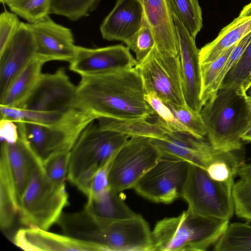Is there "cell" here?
Segmentation results:
<instances>
[{
	"mask_svg": "<svg viewBox=\"0 0 251 251\" xmlns=\"http://www.w3.org/2000/svg\"><path fill=\"white\" fill-rule=\"evenodd\" d=\"M145 94L135 67L83 76L77 86L76 107L98 118L148 119L154 112Z\"/></svg>",
	"mask_w": 251,
	"mask_h": 251,
	"instance_id": "6da1fadb",
	"label": "cell"
},
{
	"mask_svg": "<svg viewBox=\"0 0 251 251\" xmlns=\"http://www.w3.org/2000/svg\"><path fill=\"white\" fill-rule=\"evenodd\" d=\"M246 95L233 88L220 89L202 106L200 112L206 136L215 149L242 150L241 135L251 121Z\"/></svg>",
	"mask_w": 251,
	"mask_h": 251,
	"instance_id": "7a4b0ae2",
	"label": "cell"
},
{
	"mask_svg": "<svg viewBox=\"0 0 251 251\" xmlns=\"http://www.w3.org/2000/svg\"><path fill=\"white\" fill-rule=\"evenodd\" d=\"M229 220L204 216L187 209L158 221L152 231L154 251H202L214 245Z\"/></svg>",
	"mask_w": 251,
	"mask_h": 251,
	"instance_id": "3957f363",
	"label": "cell"
},
{
	"mask_svg": "<svg viewBox=\"0 0 251 251\" xmlns=\"http://www.w3.org/2000/svg\"><path fill=\"white\" fill-rule=\"evenodd\" d=\"M130 137L104 127L97 120L82 131L70 151L67 178L85 195L95 173L111 160Z\"/></svg>",
	"mask_w": 251,
	"mask_h": 251,
	"instance_id": "277c9868",
	"label": "cell"
},
{
	"mask_svg": "<svg viewBox=\"0 0 251 251\" xmlns=\"http://www.w3.org/2000/svg\"><path fill=\"white\" fill-rule=\"evenodd\" d=\"M68 203L65 185L51 182L40 165L21 199L20 222L29 227L48 230L57 223Z\"/></svg>",
	"mask_w": 251,
	"mask_h": 251,
	"instance_id": "5b68a950",
	"label": "cell"
},
{
	"mask_svg": "<svg viewBox=\"0 0 251 251\" xmlns=\"http://www.w3.org/2000/svg\"><path fill=\"white\" fill-rule=\"evenodd\" d=\"M98 118L94 114L77 109L53 125L16 123L20 136L43 165L56 154L70 151L84 128Z\"/></svg>",
	"mask_w": 251,
	"mask_h": 251,
	"instance_id": "8992f818",
	"label": "cell"
},
{
	"mask_svg": "<svg viewBox=\"0 0 251 251\" xmlns=\"http://www.w3.org/2000/svg\"><path fill=\"white\" fill-rule=\"evenodd\" d=\"M233 184L216 181L205 169L190 164L181 197L194 213L229 220L234 212Z\"/></svg>",
	"mask_w": 251,
	"mask_h": 251,
	"instance_id": "52a82bcc",
	"label": "cell"
},
{
	"mask_svg": "<svg viewBox=\"0 0 251 251\" xmlns=\"http://www.w3.org/2000/svg\"><path fill=\"white\" fill-rule=\"evenodd\" d=\"M161 156L151 138L130 137L111 162L108 175L110 188L118 193L133 188Z\"/></svg>",
	"mask_w": 251,
	"mask_h": 251,
	"instance_id": "ba28073f",
	"label": "cell"
},
{
	"mask_svg": "<svg viewBox=\"0 0 251 251\" xmlns=\"http://www.w3.org/2000/svg\"><path fill=\"white\" fill-rule=\"evenodd\" d=\"M135 67L146 93L154 92L166 103L187 106L178 55L160 51L155 45Z\"/></svg>",
	"mask_w": 251,
	"mask_h": 251,
	"instance_id": "9c48e42d",
	"label": "cell"
},
{
	"mask_svg": "<svg viewBox=\"0 0 251 251\" xmlns=\"http://www.w3.org/2000/svg\"><path fill=\"white\" fill-rule=\"evenodd\" d=\"M190 165L183 159L161 154L133 189L139 195L153 202L171 203L181 197Z\"/></svg>",
	"mask_w": 251,
	"mask_h": 251,
	"instance_id": "30bf717a",
	"label": "cell"
},
{
	"mask_svg": "<svg viewBox=\"0 0 251 251\" xmlns=\"http://www.w3.org/2000/svg\"><path fill=\"white\" fill-rule=\"evenodd\" d=\"M76 91L63 68L42 74L25 100L16 108L47 113H69L76 109Z\"/></svg>",
	"mask_w": 251,
	"mask_h": 251,
	"instance_id": "8fae6325",
	"label": "cell"
},
{
	"mask_svg": "<svg viewBox=\"0 0 251 251\" xmlns=\"http://www.w3.org/2000/svg\"><path fill=\"white\" fill-rule=\"evenodd\" d=\"M152 140L161 154L183 159L205 170L217 161L241 158L238 153L240 151L217 150L208 141L198 138L188 133L167 131L164 139H152Z\"/></svg>",
	"mask_w": 251,
	"mask_h": 251,
	"instance_id": "7c38bea8",
	"label": "cell"
},
{
	"mask_svg": "<svg viewBox=\"0 0 251 251\" xmlns=\"http://www.w3.org/2000/svg\"><path fill=\"white\" fill-rule=\"evenodd\" d=\"M100 224L96 243L103 251H154L152 231L141 215L109 224Z\"/></svg>",
	"mask_w": 251,
	"mask_h": 251,
	"instance_id": "4fadbf2b",
	"label": "cell"
},
{
	"mask_svg": "<svg viewBox=\"0 0 251 251\" xmlns=\"http://www.w3.org/2000/svg\"><path fill=\"white\" fill-rule=\"evenodd\" d=\"M69 63L71 71L83 76L132 68L137 62L127 46L117 45L96 49L76 46Z\"/></svg>",
	"mask_w": 251,
	"mask_h": 251,
	"instance_id": "5bb4252c",
	"label": "cell"
},
{
	"mask_svg": "<svg viewBox=\"0 0 251 251\" xmlns=\"http://www.w3.org/2000/svg\"><path fill=\"white\" fill-rule=\"evenodd\" d=\"M37 55V44L29 23L21 22L0 51V100L19 74Z\"/></svg>",
	"mask_w": 251,
	"mask_h": 251,
	"instance_id": "9a60e30c",
	"label": "cell"
},
{
	"mask_svg": "<svg viewBox=\"0 0 251 251\" xmlns=\"http://www.w3.org/2000/svg\"><path fill=\"white\" fill-rule=\"evenodd\" d=\"M172 15L178 41V56L184 100L188 107L200 112L202 106L201 100V77L200 50L196 46L195 39L177 18Z\"/></svg>",
	"mask_w": 251,
	"mask_h": 251,
	"instance_id": "2e32d148",
	"label": "cell"
},
{
	"mask_svg": "<svg viewBox=\"0 0 251 251\" xmlns=\"http://www.w3.org/2000/svg\"><path fill=\"white\" fill-rule=\"evenodd\" d=\"M37 44V55L47 62L52 60L70 62L75 57L76 46L71 30L55 23L49 15L29 23Z\"/></svg>",
	"mask_w": 251,
	"mask_h": 251,
	"instance_id": "e0dca14e",
	"label": "cell"
},
{
	"mask_svg": "<svg viewBox=\"0 0 251 251\" xmlns=\"http://www.w3.org/2000/svg\"><path fill=\"white\" fill-rule=\"evenodd\" d=\"M144 20L140 0H117L100 26L104 39L126 44L141 27Z\"/></svg>",
	"mask_w": 251,
	"mask_h": 251,
	"instance_id": "ac0fdd59",
	"label": "cell"
},
{
	"mask_svg": "<svg viewBox=\"0 0 251 251\" xmlns=\"http://www.w3.org/2000/svg\"><path fill=\"white\" fill-rule=\"evenodd\" d=\"M13 242L27 251H103L98 244L33 227L19 229L14 237Z\"/></svg>",
	"mask_w": 251,
	"mask_h": 251,
	"instance_id": "d6986e66",
	"label": "cell"
},
{
	"mask_svg": "<svg viewBox=\"0 0 251 251\" xmlns=\"http://www.w3.org/2000/svg\"><path fill=\"white\" fill-rule=\"evenodd\" d=\"M144 17L154 36L155 46L160 51L176 56L179 44L168 0H140Z\"/></svg>",
	"mask_w": 251,
	"mask_h": 251,
	"instance_id": "ffe728a7",
	"label": "cell"
},
{
	"mask_svg": "<svg viewBox=\"0 0 251 251\" xmlns=\"http://www.w3.org/2000/svg\"><path fill=\"white\" fill-rule=\"evenodd\" d=\"M1 151L5 154L19 200L26 189L39 161L25 141L19 136L14 143L1 141Z\"/></svg>",
	"mask_w": 251,
	"mask_h": 251,
	"instance_id": "44dd1931",
	"label": "cell"
},
{
	"mask_svg": "<svg viewBox=\"0 0 251 251\" xmlns=\"http://www.w3.org/2000/svg\"><path fill=\"white\" fill-rule=\"evenodd\" d=\"M251 32V2L225 26L212 41L200 50V65L213 61Z\"/></svg>",
	"mask_w": 251,
	"mask_h": 251,
	"instance_id": "7402d4cb",
	"label": "cell"
},
{
	"mask_svg": "<svg viewBox=\"0 0 251 251\" xmlns=\"http://www.w3.org/2000/svg\"><path fill=\"white\" fill-rule=\"evenodd\" d=\"M84 209L104 224L132 218L137 215L119 193L110 188L98 196L88 198Z\"/></svg>",
	"mask_w": 251,
	"mask_h": 251,
	"instance_id": "603a6c76",
	"label": "cell"
},
{
	"mask_svg": "<svg viewBox=\"0 0 251 251\" xmlns=\"http://www.w3.org/2000/svg\"><path fill=\"white\" fill-rule=\"evenodd\" d=\"M47 61L36 55L19 74L11 84L0 105L18 107L32 91L41 74L42 68Z\"/></svg>",
	"mask_w": 251,
	"mask_h": 251,
	"instance_id": "cb8c5ba5",
	"label": "cell"
},
{
	"mask_svg": "<svg viewBox=\"0 0 251 251\" xmlns=\"http://www.w3.org/2000/svg\"><path fill=\"white\" fill-rule=\"evenodd\" d=\"M19 200L8 163L0 151V226L2 230L11 228L19 213Z\"/></svg>",
	"mask_w": 251,
	"mask_h": 251,
	"instance_id": "d4e9b609",
	"label": "cell"
},
{
	"mask_svg": "<svg viewBox=\"0 0 251 251\" xmlns=\"http://www.w3.org/2000/svg\"><path fill=\"white\" fill-rule=\"evenodd\" d=\"M97 121L104 127L132 137L164 139L168 131L155 122L148 119L119 120L100 117Z\"/></svg>",
	"mask_w": 251,
	"mask_h": 251,
	"instance_id": "484cf974",
	"label": "cell"
},
{
	"mask_svg": "<svg viewBox=\"0 0 251 251\" xmlns=\"http://www.w3.org/2000/svg\"><path fill=\"white\" fill-rule=\"evenodd\" d=\"M215 251H251V226L236 222L227 227L214 244Z\"/></svg>",
	"mask_w": 251,
	"mask_h": 251,
	"instance_id": "4316f807",
	"label": "cell"
},
{
	"mask_svg": "<svg viewBox=\"0 0 251 251\" xmlns=\"http://www.w3.org/2000/svg\"><path fill=\"white\" fill-rule=\"evenodd\" d=\"M168 0L172 14L195 39L202 27V11L198 0Z\"/></svg>",
	"mask_w": 251,
	"mask_h": 251,
	"instance_id": "83f0119b",
	"label": "cell"
},
{
	"mask_svg": "<svg viewBox=\"0 0 251 251\" xmlns=\"http://www.w3.org/2000/svg\"><path fill=\"white\" fill-rule=\"evenodd\" d=\"M251 84V41L238 62L225 77L219 89L233 88L247 94V91Z\"/></svg>",
	"mask_w": 251,
	"mask_h": 251,
	"instance_id": "f1b7e54d",
	"label": "cell"
},
{
	"mask_svg": "<svg viewBox=\"0 0 251 251\" xmlns=\"http://www.w3.org/2000/svg\"><path fill=\"white\" fill-rule=\"evenodd\" d=\"M74 111L67 114L47 113L0 105V118L8 119L17 123L26 122L46 125L60 122Z\"/></svg>",
	"mask_w": 251,
	"mask_h": 251,
	"instance_id": "f546056e",
	"label": "cell"
},
{
	"mask_svg": "<svg viewBox=\"0 0 251 251\" xmlns=\"http://www.w3.org/2000/svg\"><path fill=\"white\" fill-rule=\"evenodd\" d=\"M145 99L153 109L154 114L151 118L168 131L183 132L192 135L190 131L174 116L170 108L153 92L145 94Z\"/></svg>",
	"mask_w": 251,
	"mask_h": 251,
	"instance_id": "4dcf8cb0",
	"label": "cell"
},
{
	"mask_svg": "<svg viewBox=\"0 0 251 251\" xmlns=\"http://www.w3.org/2000/svg\"><path fill=\"white\" fill-rule=\"evenodd\" d=\"M101 0H51L50 14L64 16L75 21L88 16Z\"/></svg>",
	"mask_w": 251,
	"mask_h": 251,
	"instance_id": "1f68e13d",
	"label": "cell"
},
{
	"mask_svg": "<svg viewBox=\"0 0 251 251\" xmlns=\"http://www.w3.org/2000/svg\"><path fill=\"white\" fill-rule=\"evenodd\" d=\"M10 10L28 22H38L50 14L51 0H10Z\"/></svg>",
	"mask_w": 251,
	"mask_h": 251,
	"instance_id": "d6a6232c",
	"label": "cell"
},
{
	"mask_svg": "<svg viewBox=\"0 0 251 251\" xmlns=\"http://www.w3.org/2000/svg\"><path fill=\"white\" fill-rule=\"evenodd\" d=\"M235 45L224 52L216 59L201 64V100L203 106L212 96L215 80Z\"/></svg>",
	"mask_w": 251,
	"mask_h": 251,
	"instance_id": "836d02e7",
	"label": "cell"
},
{
	"mask_svg": "<svg viewBox=\"0 0 251 251\" xmlns=\"http://www.w3.org/2000/svg\"><path fill=\"white\" fill-rule=\"evenodd\" d=\"M166 104L176 118L190 131L193 135L198 138H204L207 131L201 112L194 111L187 106Z\"/></svg>",
	"mask_w": 251,
	"mask_h": 251,
	"instance_id": "e575fe53",
	"label": "cell"
},
{
	"mask_svg": "<svg viewBox=\"0 0 251 251\" xmlns=\"http://www.w3.org/2000/svg\"><path fill=\"white\" fill-rule=\"evenodd\" d=\"M234 212L248 222H251V178H240L232 189Z\"/></svg>",
	"mask_w": 251,
	"mask_h": 251,
	"instance_id": "d590c367",
	"label": "cell"
},
{
	"mask_svg": "<svg viewBox=\"0 0 251 251\" xmlns=\"http://www.w3.org/2000/svg\"><path fill=\"white\" fill-rule=\"evenodd\" d=\"M126 45L135 53L137 63L143 60L155 46L152 31L145 17L141 27Z\"/></svg>",
	"mask_w": 251,
	"mask_h": 251,
	"instance_id": "8d00e7d4",
	"label": "cell"
},
{
	"mask_svg": "<svg viewBox=\"0 0 251 251\" xmlns=\"http://www.w3.org/2000/svg\"><path fill=\"white\" fill-rule=\"evenodd\" d=\"M70 157V151L61 152L51 156L42 165L47 177L54 184L65 185Z\"/></svg>",
	"mask_w": 251,
	"mask_h": 251,
	"instance_id": "74e56055",
	"label": "cell"
},
{
	"mask_svg": "<svg viewBox=\"0 0 251 251\" xmlns=\"http://www.w3.org/2000/svg\"><path fill=\"white\" fill-rule=\"evenodd\" d=\"M251 41V32L242 38L235 45L215 80L213 87L212 96L219 90L225 77L238 62Z\"/></svg>",
	"mask_w": 251,
	"mask_h": 251,
	"instance_id": "f35d334b",
	"label": "cell"
},
{
	"mask_svg": "<svg viewBox=\"0 0 251 251\" xmlns=\"http://www.w3.org/2000/svg\"><path fill=\"white\" fill-rule=\"evenodd\" d=\"M112 160L98 170L90 179L85 194L88 198L98 196L110 188L108 175Z\"/></svg>",
	"mask_w": 251,
	"mask_h": 251,
	"instance_id": "ab89813d",
	"label": "cell"
},
{
	"mask_svg": "<svg viewBox=\"0 0 251 251\" xmlns=\"http://www.w3.org/2000/svg\"><path fill=\"white\" fill-rule=\"evenodd\" d=\"M21 22L17 15L7 11L0 15V51H1L18 28Z\"/></svg>",
	"mask_w": 251,
	"mask_h": 251,
	"instance_id": "60d3db41",
	"label": "cell"
},
{
	"mask_svg": "<svg viewBox=\"0 0 251 251\" xmlns=\"http://www.w3.org/2000/svg\"><path fill=\"white\" fill-rule=\"evenodd\" d=\"M0 135L1 141L15 142L20 136L17 123L8 119L0 118Z\"/></svg>",
	"mask_w": 251,
	"mask_h": 251,
	"instance_id": "b9f144b4",
	"label": "cell"
},
{
	"mask_svg": "<svg viewBox=\"0 0 251 251\" xmlns=\"http://www.w3.org/2000/svg\"><path fill=\"white\" fill-rule=\"evenodd\" d=\"M242 141L251 142V121L241 135Z\"/></svg>",
	"mask_w": 251,
	"mask_h": 251,
	"instance_id": "7bdbcfd3",
	"label": "cell"
},
{
	"mask_svg": "<svg viewBox=\"0 0 251 251\" xmlns=\"http://www.w3.org/2000/svg\"><path fill=\"white\" fill-rule=\"evenodd\" d=\"M246 100L248 105V106L251 112V97L247 95H246Z\"/></svg>",
	"mask_w": 251,
	"mask_h": 251,
	"instance_id": "ee69618b",
	"label": "cell"
},
{
	"mask_svg": "<svg viewBox=\"0 0 251 251\" xmlns=\"http://www.w3.org/2000/svg\"><path fill=\"white\" fill-rule=\"evenodd\" d=\"M246 93L248 96L251 97V84L248 89Z\"/></svg>",
	"mask_w": 251,
	"mask_h": 251,
	"instance_id": "f6af8a7d",
	"label": "cell"
},
{
	"mask_svg": "<svg viewBox=\"0 0 251 251\" xmlns=\"http://www.w3.org/2000/svg\"><path fill=\"white\" fill-rule=\"evenodd\" d=\"M10 0H0V2L6 4Z\"/></svg>",
	"mask_w": 251,
	"mask_h": 251,
	"instance_id": "bcb514c9",
	"label": "cell"
}]
</instances>
